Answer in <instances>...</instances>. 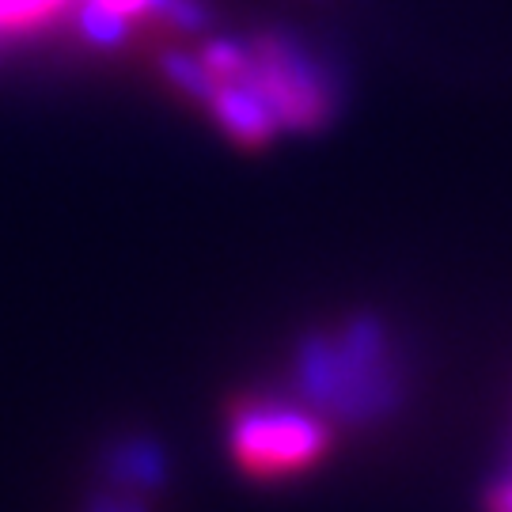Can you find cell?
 I'll list each match as a JSON object with an SVG mask.
<instances>
[{
	"instance_id": "obj_1",
	"label": "cell",
	"mask_w": 512,
	"mask_h": 512,
	"mask_svg": "<svg viewBox=\"0 0 512 512\" xmlns=\"http://www.w3.org/2000/svg\"><path fill=\"white\" fill-rule=\"evenodd\" d=\"M236 84L270 110L277 129H311L330 114L327 80L311 65V57L285 38H258L255 46H247V65Z\"/></svg>"
},
{
	"instance_id": "obj_2",
	"label": "cell",
	"mask_w": 512,
	"mask_h": 512,
	"mask_svg": "<svg viewBox=\"0 0 512 512\" xmlns=\"http://www.w3.org/2000/svg\"><path fill=\"white\" fill-rule=\"evenodd\" d=\"M327 452V429L285 406H247L232 421V456L247 475L281 478L308 471Z\"/></svg>"
},
{
	"instance_id": "obj_3",
	"label": "cell",
	"mask_w": 512,
	"mask_h": 512,
	"mask_svg": "<svg viewBox=\"0 0 512 512\" xmlns=\"http://www.w3.org/2000/svg\"><path fill=\"white\" fill-rule=\"evenodd\" d=\"M95 512H141V509H133V505H122V501H114V505H99Z\"/></svg>"
}]
</instances>
